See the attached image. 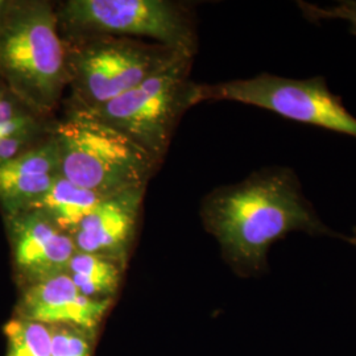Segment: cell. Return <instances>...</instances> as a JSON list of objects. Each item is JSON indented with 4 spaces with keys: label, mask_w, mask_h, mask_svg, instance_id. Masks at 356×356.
I'll return each mask as SVG.
<instances>
[{
    "label": "cell",
    "mask_w": 356,
    "mask_h": 356,
    "mask_svg": "<svg viewBox=\"0 0 356 356\" xmlns=\"http://www.w3.org/2000/svg\"><path fill=\"white\" fill-rule=\"evenodd\" d=\"M89 332L74 326H51V356H91Z\"/></svg>",
    "instance_id": "16"
},
{
    "label": "cell",
    "mask_w": 356,
    "mask_h": 356,
    "mask_svg": "<svg viewBox=\"0 0 356 356\" xmlns=\"http://www.w3.org/2000/svg\"><path fill=\"white\" fill-rule=\"evenodd\" d=\"M297 4L307 20L313 23L321 20H344L350 26V32L356 36V0H343L331 7H319L306 1H298Z\"/></svg>",
    "instance_id": "17"
},
{
    "label": "cell",
    "mask_w": 356,
    "mask_h": 356,
    "mask_svg": "<svg viewBox=\"0 0 356 356\" xmlns=\"http://www.w3.org/2000/svg\"><path fill=\"white\" fill-rule=\"evenodd\" d=\"M145 189L106 198L72 235L78 252L102 254L126 263L140 218Z\"/></svg>",
    "instance_id": "10"
},
{
    "label": "cell",
    "mask_w": 356,
    "mask_h": 356,
    "mask_svg": "<svg viewBox=\"0 0 356 356\" xmlns=\"http://www.w3.org/2000/svg\"><path fill=\"white\" fill-rule=\"evenodd\" d=\"M19 291L13 317L49 326L64 325L94 330L111 306V300H92L83 296L66 273Z\"/></svg>",
    "instance_id": "9"
},
{
    "label": "cell",
    "mask_w": 356,
    "mask_h": 356,
    "mask_svg": "<svg viewBox=\"0 0 356 356\" xmlns=\"http://www.w3.org/2000/svg\"><path fill=\"white\" fill-rule=\"evenodd\" d=\"M58 175V153L53 138L0 164V211L13 216L31 209L49 191Z\"/></svg>",
    "instance_id": "11"
},
{
    "label": "cell",
    "mask_w": 356,
    "mask_h": 356,
    "mask_svg": "<svg viewBox=\"0 0 356 356\" xmlns=\"http://www.w3.org/2000/svg\"><path fill=\"white\" fill-rule=\"evenodd\" d=\"M67 88L66 106L94 110L135 89L181 57L191 56L161 44L110 35L64 36Z\"/></svg>",
    "instance_id": "4"
},
{
    "label": "cell",
    "mask_w": 356,
    "mask_h": 356,
    "mask_svg": "<svg viewBox=\"0 0 356 356\" xmlns=\"http://www.w3.org/2000/svg\"><path fill=\"white\" fill-rule=\"evenodd\" d=\"M124 263L107 256L76 251L66 275L78 291L92 300H111L122 282Z\"/></svg>",
    "instance_id": "13"
},
{
    "label": "cell",
    "mask_w": 356,
    "mask_h": 356,
    "mask_svg": "<svg viewBox=\"0 0 356 356\" xmlns=\"http://www.w3.org/2000/svg\"><path fill=\"white\" fill-rule=\"evenodd\" d=\"M60 33L151 38L195 56L194 15L184 3L169 0H67L56 6Z\"/></svg>",
    "instance_id": "6"
},
{
    "label": "cell",
    "mask_w": 356,
    "mask_h": 356,
    "mask_svg": "<svg viewBox=\"0 0 356 356\" xmlns=\"http://www.w3.org/2000/svg\"><path fill=\"white\" fill-rule=\"evenodd\" d=\"M4 85H6V83H4V82H3V79L0 78V88H1V86H4Z\"/></svg>",
    "instance_id": "20"
},
{
    "label": "cell",
    "mask_w": 356,
    "mask_h": 356,
    "mask_svg": "<svg viewBox=\"0 0 356 356\" xmlns=\"http://www.w3.org/2000/svg\"><path fill=\"white\" fill-rule=\"evenodd\" d=\"M108 197L111 195L78 186L57 175L49 191L31 209L44 213L58 229L72 236L83 219Z\"/></svg>",
    "instance_id": "12"
},
{
    "label": "cell",
    "mask_w": 356,
    "mask_h": 356,
    "mask_svg": "<svg viewBox=\"0 0 356 356\" xmlns=\"http://www.w3.org/2000/svg\"><path fill=\"white\" fill-rule=\"evenodd\" d=\"M56 120L51 115L36 114L0 123V164L49 139Z\"/></svg>",
    "instance_id": "14"
},
{
    "label": "cell",
    "mask_w": 356,
    "mask_h": 356,
    "mask_svg": "<svg viewBox=\"0 0 356 356\" xmlns=\"http://www.w3.org/2000/svg\"><path fill=\"white\" fill-rule=\"evenodd\" d=\"M201 216L225 260L242 276L266 272L269 248L291 232L341 236L321 220L286 166H268L239 184L216 188L204 197Z\"/></svg>",
    "instance_id": "1"
},
{
    "label": "cell",
    "mask_w": 356,
    "mask_h": 356,
    "mask_svg": "<svg viewBox=\"0 0 356 356\" xmlns=\"http://www.w3.org/2000/svg\"><path fill=\"white\" fill-rule=\"evenodd\" d=\"M6 356H51V326L13 317L4 325Z\"/></svg>",
    "instance_id": "15"
},
{
    "label": "cell",
    "mask_w": 356,
    "mask_h": 356,
    "mask_svg": "<svg viewBox=\"0 0 356 356\" xmlns=\"http://www.w3.org/2000/svg\"><path fill=\"white\" fill-rule=\"evenodd\" d=\"M53 138L58 175L78 186L104 194L147 189L161 164L124 134L88 110L66 106Z\"/></svg>",
    "instance_id": "2"
},
{
    "label": "cell",
    "mask_w": 356,
    "mask_h": 356,
    "mask_svg": "<svg viewBox=\"0 0 356 356\" xmlns=\"http://www.w3.org/2000/svg\"><path fill=\"white\" fill-rule=\"evenodd\" d=\"M194 58L181 57L135 89L88 111L163 164L181 118L198 103V83L191 79Z\"/></svg>",
    "instance_id": "5"
},
{
    "label": "cell",
    "mask_w": 356,
    "mask_h": 356,
    "mask_svg": "<svg viewBox=\"0 0 356 356\" xmlns=\"http://www.w3.org/2000/svg\"><path fill=\"white\" fill-rule=\"evenodd\" d=\"M347 242H350L351 244H354V245L356 247V227L354 229V235H353V236H350Z\"/></svg>",
    "instance_id": "19"
},
{
    "label": "cell",
    "mask_w": 356,
    "mask_h": 356,
    "mask_svg": "<svg viewBox=\"0 0 356 356\" xmlns=\"http://www.w3.org/2000/svg\"><path fill=\"white\" fill-rule=\"evenodd\" d=\"M16 6L17 0H0V32L10 20Z\"/></svg>",
    "instance_id": "18"
},
{
    "label": "cell",
    "mask_w": 356,
    "mask_h": 356,
    "mask_svg": "<svg viewBox=\"0 0 356 356\" xmlns=\"http://www.w3.org/2000/svg\"><path fill=\"white\" fill-rule=\"evenodd\" d=\"M0 78L33 110L53 116L69 85L64 38L53 3L17 0L0 32Z\"/></svg>",
    "instance_id": "3"
},
{
    "label": "cell",
    "mask_w": 356,
    "mask_h": 356,
    "mask_svg": "<svg viewBox=\"0 0 356 356\" xmlns=\"http://www.w3.org/2000/svg\"><path fill=\"white\" fill-rule=\"evenodd\" d=\"M19 289L66 272L76 252L73 238L40 210L3 216Z\"/></svg>",
    "instance_id": "8"
},
{
    "label": "cell",
    "mask_w": 356,
    "mask_h": 356,
    "mask_svg": "<svg viewBox=\"0 0 356 356\" xmlns=\"http://www.w3.org/2000/svg\"><path fill=\"white\" fill-rule=\"evenodd\" d=\"M197 101H231L260 107L293 122L356 139V118L331 92L323 76L293 79L261 73L245 79L197 85Z\"/></svg>",
    "instance_id": "7"
}]
</instances>
